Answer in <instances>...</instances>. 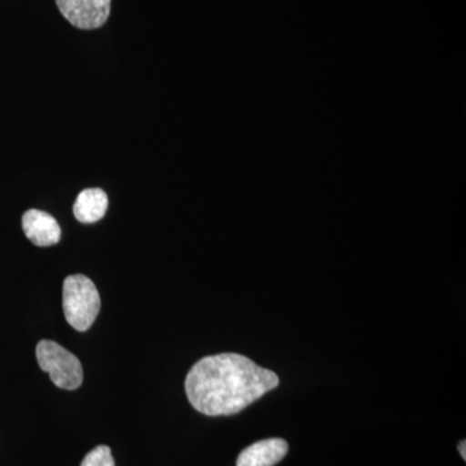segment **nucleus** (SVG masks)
Returning a JSON list of instances; mask_svg holds the SVG:
<instances>
[{
    "mask_svg": "<svg viewBox=\"0 0 466 466\" xmlns=\"http://www.w3.org/2000/svg\"><path fill=\"white\" fill-rule=\"evenodd\" d=\"M23 229L26 238L36 247H51L60 241V226L57 220L46 211L36 208L27 210L23 217Z\"/></svg>",
    "mask_w": 466,
    "mask_h": 466,
    "instance_id": "5",
    "label": "nucleus"
},
{
    "mask_svg": "<svg viewBox=\"0 0 466 466\" xmlns=\"http://www.w3.org/2000/svg\"><path fill=\"white\" fill-rule=\"evenodd\" d=\"M112 0H56L61 15L82 30L101 27L108 21Z\"/></svg>",
    "mask_w": 466,
    "mask_h": 466,
    "instance_id": "4",
    "label": "nucleus"
},
{
    "mask_svg": "<svg viewBox=\"0 0 466 466\" xmlns=\"http://www.w3.org/2000/svg\"><path fill=\"white\" fill-rule=\"evenodd\" d=\"M287 441L281 438H269L247 447L238 459V466H274L288 453Z\"/></svg>",
    "mask_w": 466,
    "mask_h": 466,
    "instance_id": "6",
    "label": "nucleus"
},
{
    "mask_svg": "<svg viewBox=\"0 0 466 466\" xmlns=\"http://www.w3.org/2000/svg\"><path fill=\"white\" fill-rule=\"evenodd\" d=\"M272 370L233 352L202 358L186 379V392L196 410L207 416L241 412L279 386Z\"/></svg>",
    "mask_w": 466,
    "mask_h": 466,
    "instance_id": "1",
    "label": "nucleus"
},
{
    "mask_svg": "<svg viewBox=\"0 0 466 466\" xmlns=\"http://www.w3.org/2000/svg\"><path fill=\"white\" fill-rule=\"evenodd\" d=\"M108 210V196L100 188H88L79 193L73 213L81 223L99 222Z\"/></svg>",
    "mask_w": 466,
    "mask_h": 466,
    "instance_id": "7",
    "label": "nucleus"
},
{
    "mask_svg": "<svg viewBox=\"0 0 466 466\" xmlns=\"http://www.w3.org/2000/svg\"><path fill=\"white\" fill-rule=\"evenodd\" d=\"M36 360L42 370L50 373L52 382L57 388L76 390L84 381L79 359L56 342L42 339L36 345Z\"/></svg>",
    "mask_w": 466,
    "mask_h": 466,
    "instance_id": "3",
    "label": "nucleus"
},
{
    "mask_svg": "<svg viewBox=\"0 0 466 466\" xmlns=\"http://www.w3.org/2000/svg\"><path fill=\"white\" fill-rule=\"evenodd\" d=\"M81 466H116V462L109 447L99 446L85 456Z\"/></svg>",
    "mask_w": 466,
    "mask_h": 466,
    "instance_id": "8",
    "label": "nucleus"
},
{
    "mask_svg": "<svg viewBox=\"0 0 466 466\" xmlns=\"http://www.w3.org/2000/svg\"><path fill=\"white\" fill-rule=\"evenodd\" d=\"M459 452L460 455L462 456V460H466V441H462L461 443L459 444Z\"/></svg>",
    "mask_w": 466,
    "mask_h": 466,
    "instance_id": "9",
    "label": "nucleus"
},
{
    "mask_svg": "<svg viewBox=\"0 0 466 466\" xmlns=\"http://www.w3.org/2000/svg\"><path fill=\"white\" fill-rule=\"evenodd\" d=\"M100 306L99 291L87 276H67L63 287V308L67 323L79 332H86L96 320Z\"/></svg>",
    "mask_w": 466,
    "mask_h": 466,
    "instance_id": "2",
    "label": "nucleus"
}]
</instances>
